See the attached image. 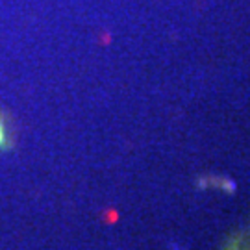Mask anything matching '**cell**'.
Returning a JSON list of instances; mask_svg holds the SVG:
<instances>
[{"mask_svg": "<svg viewBox=\"0 0 250 250\" xmlns=\"http://www.w3.org/2000/svg\"><path fill=\"white\" fill-rule=\"evenodd\" d=\"M4 143H6V128L0 123V148L4 146Z\"/></svg>", "mask_w": 250, "mask_h": 250, "instance_id": "1", "label": "cell"}]
</instances>
